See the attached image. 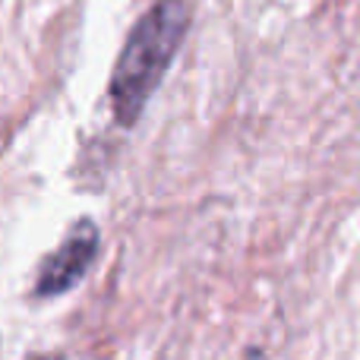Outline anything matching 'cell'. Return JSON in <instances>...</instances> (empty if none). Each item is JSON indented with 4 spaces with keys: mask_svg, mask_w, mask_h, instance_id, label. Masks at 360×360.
Here are the masks:
<instances>
[{
    "mask_svg": "<svg viewBox=\"0 0 360 360\" xmlns=\"http://www.w3.org/2000/svg\"><path fill=\"white\" fill-rule=\"evenodd\" d=\"M186 29H190V6L184 0H158L133 25L111 76V105L117 124L133 127L139 120L146 101L168 73Z\"/></svg>",
    "mask_w": 360,
    "mask_h": 360,
    "instance_id": "cell-1",
    "label": "cell"
},
{
    "mask_svg": "<svg viewBox=\"0 0 360 360\" xmlns=\"http://www.w3.org/2000/svg\"><path fill=\"white\" fill-rule=\"evenodd\" d=\"M95 253H98V228H95L92 221L73 224L67 240L60 243V250L41 262V272H38V281H35V294L38 297H57V294L70 291V288L89 272Z\"/></svg>",
    "mask_w": 360,
    "mask_h": 360,
    "instance_id": "cell-2",
    "label": "cell"
}]
</instances>
